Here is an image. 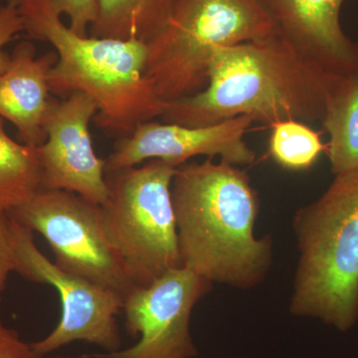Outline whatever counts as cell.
<instances>
[{
    "mask_svg": "<svg viewBox=\"0 0 358 358\" xmlns=\"http://www.w3.org/2000/svg\"><path fill=\"white\" fill-rule=\"evenodd\" d=\"M299 260L289 313L341 333L358 322V169L294 213Z\"/></svg>",
    "mask_w": 358,
    "mask_h": 358,
    "instance_id": "cell-4",
    "label": "cell"
},
{
    "mask_svg": "<svg viewBox=\"0 0 358 358\" xmlns=\"http://www.w3.org/2000/svg\"><path fill=\"white\" fill-rule=\"evenodd\" d=\"M41 188L38 148L13 141L0 117V212L31 199Z\"/></svg>",
    "mask_w": 358,
    "mask_h": 358,
    "instance_id": "cell-16",
    "label": "cell"
},
{
    "mask_svg": "<svg viewBox=\"0 0 358 358\" xmlns=\"http://www.w3.org/2000/svg\"><path fill=\"white\" fill-rule=\"evenodd\" d=\"M275 32L264 0H174L166 24L147 43L145 76L164 102L195 95L206 87L216 48Z\"/></svg>",
    "mask_w": 358,
    "mask_h": 358,
    "instance_id": "cell-5",
    "label": "cell"
},
{
    "mask_svg": "<svg viewBox=\"0 0 358 358\" xmlns=\"http://www.w3.org/2000/svg\"><path fill=\"white\" fill-rule=\"evenodd\" d=\"M0 358H39L30 343L21 341L13 329L4 326L0 320Z\"/></svg>",
    "mask_w": 358,
    "mask_h": 358,
    "instance_id": "cell-21",
    "label": "cell"
},
{
    "mask_svg": "<svg viewBox=\"0 0 358 358\" xmlns=\"http://www.w3.org/2000/svg\"><path fill=\"white\" fill-rule=\"evenodd\" d=\"M171 200L181 265L212 284L249 289L267 277L270 235L256 237L260 202L248 173L207 157L176 167Z\"/></svg>",
    "mask_w": 358,
    "mask_h": 358,
    "instance_id": "cell-2",
    "label": "cell"
},
{
    "mask_svg": "<svg viewBox=\"0 0 358 358\" xmlns=\"http://www.w3.org/2000/svg\"><path fill=\"white\" fill-rule=\"evenodd\" d=\"M213 284L185 267L169 271L147 287H134L124 299L126 329L140 341L117 352L85 358H193L199 350L190 334L193 308Z\"/></svg>",
    "mask_w": 358,
    "mask_h": 358,
    "instance_id": "cell-9",
    "label": "cell"
},
{
    "mask_svg": "<svg viewBox=\"0 0 358 358\" xmlns=\"http://www.w3.org/2000/svg\"><path fill=\"white\" fill-rule=\"evenodd\" d=\"M16 273L13 228L8 214L0 212V300L11 273Z\"/></svg>",
    "mask_w": 358,
    "mask_h": 358,
    "instance_id": "cell-20",
    "label": "cell"
},
{
    "mask_svg": "<svg viewBox=\"0 0 358 358\" xmlns=\"http://www.w3.org/2000/svg\"><path fill=\"white\" fill-rule=\"evenodd\" d=\"M56 61V52L36 57L34 45L22 41L0 76V117L16 127L24 145L38 148L46 140L43 124L52 102L48 75Z\"/></svg>",
    "mask_w": 358,
    "mask_h": 358,
    "instance_id": "cell-13",
    "label": "cell"
},
{
    "mask_svg": "<svg viewBox=\"0 0 358 358\" xmlns=\"http://www.w3.org/2000/svg\"><path fill=\"white\" fill-rule=\"evenodd\" d=\"M345 0H264L275 30L322 69L345 76L358 72V41L341 24Z\"/></svg>",
    "mask_w": 358,
    "mask_h": 358,
    "instance_id": "cell-12",
    "label": "cell"
},
{
    "mask_svg": "<svg viewBox=\"0 0 358 358\" xmlns=\"http://www.w3.org/2000/svg\"><path fill=\"white\" fill-rule=\"evenodd\" d=\"M7 214L44 237L55 255L54 264L61 270L124 299L134 288L106 234L101 205L76 193L41 188Z\"/></svg>",
    "mask_w": 358,
    "mask_h": 358,
    "instance_id": "cell-7",
    "label": "cell"
},
{
    "mask_svg": "<svg viewBox=\"0 0 358 358\" xmlns=\"http://www.w3.org/2000/svg\"><path fill=\"white\" fill-rule=\"evenodd\" d=\"M25 31L24 21L18 8L17 0H8L0 6V76L10 66L11 55L3 50L18 33Z\"/></svg>",
    "mask_w": 358,
    "mask_h": 358,
    "instance_id": "cell-19",
    "label": "cell"
},
{
    "mask_svg": "<svg viewBox=\"0 0 358 358\" xmlns=\"http://www.w3.org/2000/svg\"><path fill=\"white\" fill-rule=\"evenodd\" d=\"M176 167L160 159L106 173L103 223L134 287H147L181 265L171 200Z\"/></svg>",
    "mask_w": 358,
    "mask_h": 358,
    "instance_id": "cell-6",
    "label": "cell"
},
{
    "mask_svg": "<svg viewBox=\"0 0 358 358\" xmlns=\"http://www.w3.org/2000/svg\"><path fill=\"white\" fill-rule=\"evenodd\" d=\"M320 133L305 122L288 120L271 127L268 155L275 164L288 171L310 169L326 152Z\"/></svg>",
    "mask_w": 358,
    "mask_h": 358,
    "instance_id": "cell-17",
    "label": "cell"
},
{
    "mask_svg": "<svg viewBox=\"0 0 358 358\" xmlns=\"http://www.w3.org/2000/svg\"><path fill=\"white\" fill-rule=\"evenodd\" d=\"M338 77L275 32L216 48L206 87L195 95L167 102L162 119L188 127L208 126L239 115L270 127L288 120L322 122Z\"/></svg>",
    "mask_w": 358,
    "mask_h": 358,
    "instance_id": "cell-1",
    "label": "cell"
},
{
    "mask_svg": "<svg viewBox=\"0 0 358 358\" xmlns=\"http://www.w3.org/2000/svg\"><path fill=\"white\" fill-rule=\"evenodd\" d=\"M59 15L69 18L71 29L80 36H88V29L99 16L98 0H50Z\"/></svg>",
    "mask_w": 358,
    "mask_h": 358,
    "instance_id": "cell-18",
    "label": "cell"
},
{
    "mask_svg": "<svg viewBox=\"0 0 358 358\" xmlns=\"http://www.w3.org/2000/svg\"><path fill=\"white\" fill-rule=\"evenodd\" d=\"M90 36L148 43L166 24L174 0H98Z\"/></svg>",
    "mask_w": 358,
    "mask_h": 358,
    "instance_id": "cell-15",
    "label": "cell"
},
{
    "mask_svg": "<svg viewBox=\"0 0 358 358\" xmlns=\"http://www.w3.org/2000/svg\"><path fill=\"white\" fill-rule=\"evenodd\" d=\"M320 122L329 136L331 173L358 169V72L338 78Z\"/></svg>",
    "mask_w": 358,
    "mask_h": 358,
    "instance_id": "cell-14",
    "label": "cell"
},
{
    "mask_svg": "<svg viewBox=\"0 0 358 358\" xmlns=\"http://www.w3.org/2000/svg\"><path fill=\"white\" fill-rule=\"evenodd\" d=\"M11 219V218H10ZM16 273L29 281L50 285L60 296L62 315L48 336L30 343L39 358L74 341H86L117 352L122 345L117 315L124 306L119 294L70 274L52 263L37 248L32 231L11 219Z\"/></svg>",
    "mask_w": 358,
    "mask_h": 358,
    "instance_id": "cell-8",
    "label": "cell"
},
{
    "mask_svg": "<svg viewBox=\"0 0 358 358\" xmlns=\"http://www.w3.org/2000/svg\"><path fill=\"white\" fill-rule=\"evenodd\" d=\"M249 115L208 124L188 127L150 121L133 133L117 138L114 150L106 159V173L160 159L178 167L193 157H220L237 166H249L256 159L245 134L254 124Z\"/></svg>",
    "mask_w": 358,
    "mask_h": 358,
    "instance_id": "cell-11",
    "label": "cell"
},
{
    "mask_svg": "<svg viewBox=\"0 0 358 358\" xmlns=\"http://www.w3.org/2000/svg\"><path fill=\"white\" fill-rule=\"evenodd\" d=\"M99 108L87 94L52 99L38 147L42 189L65 190L103 206L109 199L106 159L96 155L90 124ZM40 188V189H41Z\"/></svg>",
    "mask_w": 358,
    "mask_h": 358,
    "instance_id": "cell-10",
    "label": "cell"
},
{
    "mask_svg": "<svg viewBox=\"0 0 358 358\" xmlns=\"http://www.w3.org/2000/svg\"><path fill=\"white\" fill-rule=\"evenodd\" d=\"M17 1L25 31L50 43L57 54L48 75L51 94L92 96L99 108L96 126L117 138L162 117L167 102L145 76V42L80 36L62 22L50 0Z\"/></svg>",
    "mask_w": 358,
    "mask_h": 358,
    "instance_id": "cell-3",
    "label": "cell"
}]
</instances>
